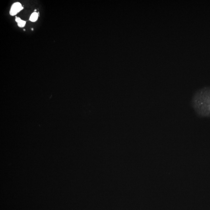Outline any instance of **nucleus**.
<instances>
[{"label": "nucleus", "mask_w": 210, "mask_h": 210, "mask_svg": "<svg viewBox=\"0 0 210 210\" xmlns=\"http://www.w3.org/2000/svg\"><path fill=\"white\" fill-rule=\"evenodd\" d=\"M23 9L21 4L18 2L14 3L12 5L10 10V14L14 16L17 14L19 12Z\"/></svg>", "instance_id": "nucleus-1"}, {"label": "nucleus", "mask_w": 210, "mask_h": 210, "mask_svg": "<svg viewBox=\"0 0 210 210\" xmlns=\"http://www.w3.org/2000/svg\"><path fill=\"white\" fill-rule=\"evenodd\" d=\"M15 21L18 23V25L19 27H23L25 26L26 24V21L22 20L19 17H16Z\"/></svg>", "instance_id": "nucleus-2"}, {"label": "nucleus", "mask_w": 210, "mask_h": 210, "mask_svg": "<svg viewBox=\"0 0 210 210\" xmlns=\"http://www.w3.org/2000/svg\"><path fill=\"white\" fill-rule=\"evenodd\" d=\"M38 16H39L38 13L34 12L31 14L29 19L30 21H32V22H35L38 19Z\"/></svg>", "instance_id": "nucleus-3"}, {"label": "nucleus", "mask_w": 210, "mask_h": 210, "mask_svg": "<svg viewBox=\"0 0 210 210\" xmlns=\"http://www.w3.org/2000/svg\"><path fill=\"white\" fill-rule=\"evenodd\" d=\"M36 11H37V10L36 9H35L34 10L35 12Z\"/></svg>", "instance_id": "nucleus-4"}, {"label": "nucleus", "mask_w": 210, "mask_h": 210, "mask_svg": "<svg viewBox=\"0 0 210 210\" xmlns=\"http://www.w3.org/2000/svg\"><path fill=\"white\" fill-rule=\"evenodd\" d=\"M33 30V28H32V30Z\"/></svg>", "instance_id": "nucleus-5"}]
</instances>
